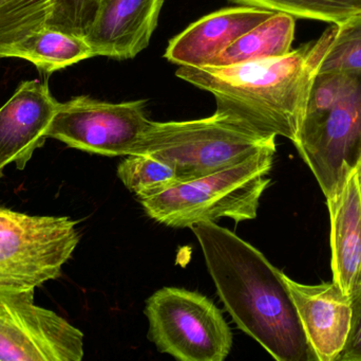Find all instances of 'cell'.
<instances>
[{
  "mask_svg": "<svg viewBox=\"0 0 361 361\" xmlns=\"http://www.w3.org/2000/svg\"><path fill=\"white\" fill-rule=\"evenodd\" d=\"M225 309L278 361H318L284 273L247 242L214 223L190 227Z\"/></svg>",
  "mask_w": 361,
  "mask_h": 361,
  "instance_id": "1",
  "label": "cell"
},
{
  "mask_svg": "<svg viewBox=\"0 0 361 361\" xmlns=\"http://www.w3.org/2000/svg\"><path fill=\"white\" fill-rule=\"evenodd\" d=\"M336 25L288 54L229 66H180L176 76L214 95L216 112L265 136L298 139L320 63Z\"/></svg>",
  "mask_w": 361,
  "mask_h": 361,
  "instance_id": "2",
  "label": "cell"
},
{
  "mask_svg": "<svg viewBox=\"0 0 361 361\" xmlns=\"http://www.w3.org/2000/svg\"><path fill=\"white\" fill-rule=\"evenodd\" d=\"M276 148L257 153L246 160L197 179L139 199L146 214L171 228L231 218L235 224L255 220L263 192L271 179Z\"/></svg>",
  "mask_w": 361,
  "mask_h": 361,
  "instance_id": "3",
  "label": "cell"
},
{
  "mask_svg": "<svg viewBox=\"0 0 361 361\" xmlns=\"http://www.w3.org/2000/svg\"><path fill=\"white\" fill-rule=\"evenodd\" d=\"M271 148H276L275 136L257 133L216 112L197 120L150 121L129 155H149L169 163L183 182L233 167Z\"/></svg>",
  "mask_w": 361,
  "mask_h": 361,
  "instance_id": "4",
  "label": "cell"
},
{
  "mask_svg": "<svg viewBox=\"0 0 361 361\" xmlns=\"http://www.w3.org/2000/svg\"><path fill=\"white\" fill-rule=\"evenodd\" d=\"M78 242L76 222L68 216L0 207V285L36 288L59 279Z\"/></svg>",
  "mask_w": 361,
  "mask_h": 361,
  "instance_id": "5",
  "label": "cell"
},
{
  "mask_svg": "<svg viewBox=\"0 0 361 361\" xmlns=\"http://www.w3.org/2000/svg\"><path fill=\"white\" fill-rule=\"evenodd\" d=\"M150 341L182 361H223L233 334L220 309L203 295L164 288L146 301Z\"/></svg>",
  "mask_w": 361,
  "mask_h": 361,
  "instance_id": "6",
  "label": "cell"
},
{
  "mask_svg": "<svg viewBox=\"0 0 361 361\" xmlns=\"http://www.w3.org/2000/svg\"><path fill=\"white\" fill-rule=\"evenodd\" d=\"M35 288L0 285V361H80L84 334L34 302Z\"/></svg>",
  "mask_w": 361,
  "mask_h": 361,
  "instance_id": "7",
  "label": "cell"
},
{
  "mask_svg": "<svg viewBox=\"0 0 361 361\" xmlns=\"http://www.w3.org/2000/svg\"><path fill=\"white\" fill-rule=\"evenodd\" d=\"M147 101H99L80 95L59 103L47 131L69 148L103 156H128L149 125Z\"/></svg>",
  "mask_w": 361,
  "mask_h": 361,
  "instance_id": "8",
  "label": "cell"
},
{
  "mask_svg": "<svg viewBox=\"0 0 361 361\" xmlns=\"http://www.w3.org/2000/svg\"><path fill=\"white\" fill-rule=\"evenodd\" d=\"M295 146L326 199L341 188L361 159V73L330 110L301 124Z\"/></svg>",
  "mask_w": 361,
  "mask_h": 361,
  "instance_id": "9",
  "label": "cell"
},
{
  "mask_svg": "<svg viewBox=\"0 0 361 361\" xmlns=\"http://www.w3.org/2000/svg\"><path fill=\"white\" fill-rule=\"evenodd\" d=\"M59 102L47 83L25 81L0 108V167L15 163L23 170L44 146Z\"/></svg>",
  "mask_w": 361,
  "mask_h": 361,
  "instance_id": "10",
  "label": "cell"
},
{
  "mask_svg": "<svg viewBox=\"0 0 361 361\" xmlns=\"http://www.w3.org/2000/svg\"><path fill=\"white\" fill-rule=\"evenodd\" d=\"M284 278L318 361H336L349 334L351 297L334 281L305 285Z\"/></svg>",
  "mask_w": 361,
  "mask_h": 361,
  "instance_id": "11",
  "label": "cell"
},
{
  "mask_svg": "<svg viewBox=\"0 0 361 361\" xmlns=\"http://www.w3.org/2000/svg\"><path fill=\"white\" fill-rule=\"evenodd\" d=\"M164 0H101L86 36L94 57L130 59L149 45Z\"/></svg>",
  "mask_w": 361,
  "mask_h": 361,
  "instance_id": "12",
  "label": "cell"
},
{
  "mask_svg": "<svg viewBox=\"0 0 361 361\" xmlns=\"http://www.w3.org/2000/svg\"><path fill=\"white\" fill-rule=\"evenodd\" d=\"M275 11L241 6L222 8L191 23L169 42L164 57L175 65L206 66Z\"/></svg>",
  "mask_w": 361,
  "mask_h": 361,
  "instance_id": "13",
  "label": "cell"
},
{
  "mask_svg": "<svg viewBox=\"0 0 361 361\" xmlns=\"http://www.w3.org/2000/svg\"><path fill=\"white\" fill-rule=\"evenodd\" d=\"M331 220L333 281L345 295L361 288V188L357 171L326 199Z\"/></svg>",
  "mask_w": 361,
  "mask_h": 361,
  "instance_id": "14",
  "label": "cell"
},
{
  "mask_svg": "<svg viewBox=\"0 0 361 361\" xmlns=\"http://www.w3.org/2000/svg\"><path fill=\"white\" fill-rule=\"evenodd\" d=\"M296 20L288 13L276 12L238 38L208 66H229L284 57L292 51Z\"/></svg>",
  "mask_w": 361,
  "mask_h": 361,
  "instance_id": "15",
  "label": "cell"
},
{
  "mask_svg": "<svg viewBox=\"0 0 361 361\" xmlns=\"http://www.w3.org/2000/svg\"><path fill=\"white\" fill-rule=\"evenodd\" d=\"M93 57L86 38L47 25L23 45L16 57L33 64L42 73L51 74Z\"/></svg>",
  "mask_w": 361,
  "mask_h": 361,
  "instance_id": "16",
  "label": "cell"
},
{
  "mask_svg": "<svg viewBox=\"0 0 361 361\" xmlns=\"http://www.w3.org/2000/svg\"><path fill=\"white\" fill-rule=\"evenodd\" d=\"M51 0H0V59L16 57L34 34L47 27Z\"/></svg>",
  "mask_w": 361,
  "mask_h": 361,
  "instance_id": "17",
  "label": "cell"
},
{
  "mask_svg": "<svg viewBox=\"0 0 361 361\" xmlns=\"http://www.w3.org/2000/svg\"><path fill=\"white\" fill-rule=\"evenodd\" d=\"M118 165V176L137 199L154 196L182 182L177 170L149 155H128Z\"/></svg>",
  "mask_w": 361,
  "mask_h": 361,
  "instance_id": "18",
  "label": "cell"
},
{
  "mask_svg": "<svg viewBox=\"0 0 361 361\" xmlns=\"http://www.w3.org/2000/svg\"><path fill=\"white\" fill-rule=\"evenodd\" d=\"M242 6L288 13L295 18L326 21L333 25L361 13V0H233Z\"/></svg>",
  "mask_w": 361,
  "mask_h": 361,
  "instance_id": "19",
  "label": "cell"
},
{
  "mask_svg": "<svg viewBox=\"0 0 361 361\" xmlns=\"http://www.w3.org/2000/svg\"><path fill=\"white\" fill-rule=\"evenodd\" d=\"M334 71L361 73V13L336 23L334 40L317 73Z\"/></svg>",
  "mask_w": 361,
  "mask_h": 361,
  "instance_id": "20",
  "label": "cell"
},
{
  "mask_svg": "<svg viewBox=\"0 0 361 361\" xmlns=\"http://www.w3.org/2000/svg\"><path fill=\"white\" fill-rule=\"evenodd\" d=\"M48 27L86 38L97 18L101 0H51Z\"/></svg>",
  "mask_w": 361,
  "mask_h": 361,
  "instance_id": "21",
  "label": "cell"
},
{
  "mask_svg": "<svg viewBox=\"0 0 361 361\" xmlns=\"http://www.w3.org/2000/svg\"><path fill=\"white\" fill-rule=\"evenodd\" d=\"M357 76L343 71L316 74L303 120L316 118L330 110L349 91Z\"/></svg>",
  "mask_w": 361,
  "mask_h": 361,
  "instance_id": "22",
  "label": "cell"
},
{
  "mask_svg": "<svg viewBox=\"0 0 361 361\" xmlns=\"http://www.w3.org/2000/svg\"><path fill=\"white\" fill-rule=\"evenodd\" d=\"M336 361H361V288L351 297V324Z\"/></svg>",
  "mask_w": 361,
  "mask_h": 361,
  "instance_id": "23",
  "label": "cell"
},
{
  "mask_svg": "<svg viewBox=\"0 0 361 361\" xmlns=\"http://www.w3.org/2000/svg\"><path fill=\"white\" fill-rule=\"evenodd\" d=\"M356 171H357V175H358V179H360V188H361V159L360 165H358L357 169H356Z\"/></svg>",
  "mask_w": 361,
  "mask_h": 361,
  "instance_id": "24",
  "label": "cell"
},
{
  "mask_svg": "<svg viewBox=\"0 0 361 361\" xmlns=\"http://www.w3.org/2000/svg\"><path fill=\"white\" fill-rule=\"evenodd\" d=\"M2 177V169L0 167V178Z\"/></svg>",
  "mask_w": 361,
  "mask_h": 361,
  "instance_id": "25",
  "label": "cell"
}]
</instances>
